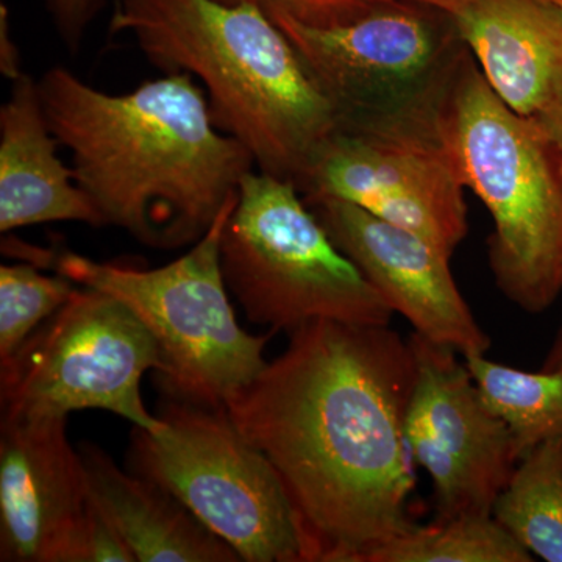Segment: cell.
<instances>
[{"label":"cell","instance_id":"1","mask_svg":"<svg viewBox=\"0 0 562 562\" xmlns=\"http://www.w3.org/2000/svg\"><path fill=\"white\" fill-rule=\"evenodd\" d=\"M414 382L412 346L390 325L316 321L225 401L279 476L302 562H369L413 527L405 419Z\"/></svg>","mask_w":562,"mask_h":562},{"label":"cell","instance_id":"2","mask_svg":"<svg viewBox=\"0 0 562 562\" xmlns=\"http://www.w3.org/2000/svg\"><path fill=\"white\" fill-rule=\"evenodd\" d=\"M38 87L52 132L103 225L146 246L198 243L257 169L250 151L217 127L190 74L110 94L54 66Z\"/></svg>","mask_w":562,"mask_h":562},{"label":"cell","instance_id":"3","mask_svg":"<svg viewBox=\"0 0 562 562\" xmlns=\"http://www.w3.org/2000/svg\"><path fill=\"white\" fill-rule=\"evenodd\" d=\"M111 33L147 60L201 83L217 127L250 151L258 171L302 187L338 131L330 102L261 7L220 0H121Z\"/></svg>","mask_w":562,"mask_h":562},{"label":"cell","instance_id":"4","mask_svg":"<svg viewBox=\"0 0 562 562\" xmlns=\"http://www.w3.org/2000/svg\"><path fill=\"white\" fill-rule=\"evenodd\" d=\"M439 133L494 222L495 284L524 312H546L562 292V176L549 139L535 117L495 94L472 54L443 103Z\"/></svg>","mask_w":562,"mask_h":562},{"label":"cell","instance_id":"5","mask_svg":"<svg viewBox=\"0 0 562 562\" xmlns=\"http://www.w3.org/2000/svg\"><path fill=\"white\" fill-rule=\"evenodd\" d=\"M265 11L330 102L338 131L438 127L471 54L450 14L424 3L379 0L333 25Z\"/></svg>","mask_w":562,"mask_h":562},{"label":"cell","instance_id":"6","mask_svg":"<svg viewBox=\"0 0 562 562\" xmlns=\"http://www.w3.org/2000/svg\"><path fill=\"white\" fill-rule=\"evenodd\" d=\"M236 201L238 192L188 254L161 268H127L68 250L44 254V266L113 295L143 322L160 347L165 369L158 375L169 397L222 406L268 366L262 355L272 333L239 327L222 272V233Z\"/></svg>","mask_w":562,"mask_h":562},{"label":"cell","instance_id":"7","mask_svg":"<svg viewBox=\"0 0 562 562\" xmlns=\"http://www.w3.org/2000/svg\"><path fill=\"white\" fill-rule=\"evenodd\" d=\"M228 291L271 331L316 321L390 325L392 310L331 241L292 181L254 169L221 239Z\"/></svg>","mask_w":562,"mask_h":562},{"label":"cell","instance_id":"8","mask_svg":"<svg viewBox=\"0 0 562 562\" xmlns=\"http://www.w3.org/2000/svg\"><path fill=\"white\" fill-rule=\"evenodd\" d=\"M162 430L135 427L128 462L184 506L247 562H302L294 514L265 454L225 405L169 397Z\"/></svg>","mask_w":562,"mask_h":562},{"label":"cell","instance_id":"9","mask_svg":"<svg viewBox=\"0 0 562 562\" xmlns=\"http://www.w3.org/2000/svg\"><path fill=\"white\" fill-rule=\"evenodd\" d=\"M162 369L160 347L124 303L77 288L10 360L0 362L2 420L68 419L80 409H103L157 432L165 422L147 412L140 380Z\"/></svg>","mask_w":562,"mask_h":562},{"label":"cell","instance_id":"10","mask_svg":"<svg viewBox=\"0 0 562 562\" xmlns=\"http://www.w3.org/2000/svg\"><path fill=\"white\" fill-rule=\"evenodd\" d=\"M0 561L136 562L92 498L66 419L2 420Z\"/></svg>","mask_w":562,"mask_h":562},{"label":"cell","instance_id":"11","mask_svg":"<svg viewBox=\"0 0 562 562\" xmlns=\"http://www.w3.org/2000/svg\"><path fill=\"white\" fill-rule=\"evenodd\" d=\"M416 382L405 419L414 464L431 480L438 519L491 516L519 464L508 425L483 402L458 351L409 336Z\"/></svg>","mask_w":562,"mask_h":562},{"label":"cell","instance_id":"12","mask_svg":"<svg viewBox=\"0 0 562 562\" xmlns=\"http://www.w3.org/2000/svg\"><path fill=\"white\" fill-rule=\"evenodd\" d=\"M464 183L438 127L336 131L299 188L420 235L450 257L469 233Z\"/></svg>","mask_w":562,"mask_h":562},{"label":"cell","instance_id":"13","mask_svg":"<svg viewBox=\"0 0 562 562\" xmlns=\"http://www.w3.org/2000/svg\"><path fill=\"white\" fill-rule=\"evenodd\" d=\"M303 201L336 247L414 331L453 347L462 357L490 350V336L453 279L449 254L353 203L325 195H308Z\"/></svg>","mask_w":562,"mask_h":562},{"label":"cell","instance_id":"14","mask_svg":"<svg viewBox=\"0 0 562 562\" xmlns=\"http://www.w3.org/2000/svg\"><path fill=\"white\" fill-rule=\"evenodd\" d=\"M484 79L535 117L562 92V0H469L446 11Z\"/></svg>","mask_w":562,"mask_h":562},{"label":"cell","instance_id":"15","mask_svg":"<svg viewBox=\"0 0 562 562\" xmlns=\"http://www.w3.org/2000/svg\"><path fill=\"white\" fill-rule=\"evenodd\" d=\"M58 146L38 80L24 74L0 109V232L47 222L102 227L101 214L81 191L72 166L61 160Z\"/></svg>","mask_w":562,"mask_h":562},{"label":"cell","instance_id":"16","mask_svg":"<svg viewBox=\"0 0 562 562\" xmlns=\"http://www.w3.org/2000/svg\"><path fill=\"white\" fill-rule=\"evenodd\" d=\"M92 498L138 562H238V553L205 527L171 492L109 454L83 443L79 450Z\"/></svg>","mask_w":562,"mask_h":562},{"label":"cell","instance_id":"17","mask_svg":"<svg viewBox=\"0 0 562 562\" xmlns=\"http://www.w3.org/2000/svg\"><path fill=\"white\" fill-rule=\"evenodd\" d=\"M492 516L532 557L562 562V435L519 461Z\"/></svg>","mask_w":562,"mask_h":562},{"label":"cell","instance_id":"18","mask_svg":"<svg viewBox=\"0 0 562 562\" xmlns=\"http://www.w3.org/2000/svg\"><path fill=\"white\" fill-rule=\"evenodd\" d=\"M464 362L487 408L508 425L517 461L562 435L561 372H525L484 355H468Z\"/></svg>","mask_w":562,"mask_h":562},{"label":"cell","instance_id":"19","mask_svg":"<svg viewBox=\"0 0 562 562\" xmlns=\"http://www.w3.org/2000/svg\"><path fill=\"white\" fill-rule=\"evenodd\" d=\"M535 557L494 516L414 524L383 543L369 562H531Z\"/></svg>","mask_w":562,"mask_h":562},{"label":"cell","instance_id":"20","mask_svg":"<svg viewBox=\"0 0 562 562\" xmlns=\"http://www.w3.org/2000/svg\"><path fill=\"white\" fill-rule=\"evenodd\" d=\"M79 284L44 276L33 262L0 266V362L20 350L32 333L66 305Z\"/></svg>","mask_w":562,"mask_h":562},{"label":"cell","instance_id":"21","mask_svg":"<svg viewBox=\"0 0 562 562\" xmlns=\"http://www.w3.org/2000/svg\"><path fill=\"white\" fill-rule=\"evenodd\" d=\"M224 3H251L262 10L288 11L295 20L313 25H333L349 21L369 7V0H220Z\"/></svg>","mask_w":562,"mask_h":562},{"label":"cell","instance_id":"22","mask_svg":"<svg viewBox=\"0 0 562 562\" xmlns=\"http://www.w3.org/2000/svg\"><path fill=\"white\" fill-rule=\"evenodd\" d=\"M101 2L102 0H46L55 29L68 49H79Z\"/></svg>","mask_w":562,"mask_h":562},{"label":"cell","instance_id":"23","mask_svg":"<svg viewBox=\"0 0 562 562\" xmlns=\"http://www.w3.org/2000/svg\"><path fill=\"white\" fill-rule=\"evenodd\" d=\"M0 70L11 83L24 76L20 49L10 31V14L5 5L0 7Z\"/></svg>","mask_w":562,"mask_h":562},{"label":"cell","instance_id":"24","mask_svg":"<svg viewBox=\"0 0 562 562\" xmlns=\"http://www.w3.org/2000/svg\"><path fill=\"white\" fill-rule=\"evenodd\" d=\"M535 120L552 146L562 176V92Z\"/></svg>","mask_w":562,"mask_h":562},{"label":"cell","instance_id":"25","mask_svg":"<svg viewBox=\"0 0 562 562\" xmlns=\"http://www.w3.org/2000/svg\"><path fill=\"white\" fill-rule=\"evenodd\" d=\"M542 371L562 373V328L554 339L552 349L547 353L542 364Z\"/></svg>","mask_w":562,"mask_h":562},{"label":"cell","instance_id":"26","mask_svg":"<svg viewBox=\"0 0 562 562\" xmlns=\"http://www.w3.org/2000/svg\"><path fill=\"white\" fill-rule=\"evenodd\" d=\"M369 2H379V0H369ZM406 2L424 3V5H430L435 7V9L449 11L452 10L453 7L469 2V0H406Z\"/></svg>","mask_w":562,"mask_h":562}]
</instances>
